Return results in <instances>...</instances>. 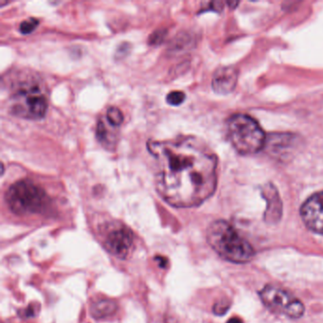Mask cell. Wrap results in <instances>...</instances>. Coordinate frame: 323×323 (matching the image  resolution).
I'll list each match as a JSON object with an SVG mask.
<instances>
[{
  "instance_id": "obj_18",
  "label": "cell",
  "mask_w": 323,
  "mask_h": 323,
  "mask_svg": "<svg viewBox=\"0 0 323 323\" xmlns=\"http://www.w3.org/2000/svg\"><path fill=\"white\" fill-rule=\"evenodd\" d=\"M155 260L157 261L158 266H160L161 268H166V267H167V265H168V261H167V259L164 258V257L159 256V257H156Z\"/></svg>"
},
{
  "instance_id": "obj_14",
  "label": "cell",
  "mask_w": 323,
  "mask_h": 323,
  "mask_svg": "<svg viewBox=\"0 0 323 323\" xmlns=\"http://www.w3.org/2000/svg\"><path fill=\"white\" fill-rule=\"evenodd\" d=\"M38 24H39V21L36 18L31 17V18H29V19L22 22L20 24V27H19V30L23 34H29L36 29Z\"/></svg>"
},
{
  "instance_id": "obj_7",
  "label": "cell",
  "mask_w": 323,
  "mask_h": 323,
  "mask_svg": "<svg viewBox=\"0 0 323 323\" xmlns=\"http://www.w3.org/2000/svg\"><path fill=\"white\" fill-rule=\"evenodd\" d=\"M135 237L133 231L123 224H109L103 234V246L117 258H129L134 249Z\"/></svg>"
},
{
  "instance_id": "obj_2",
  "label": "cell",
  "mask_w": 323,
  "mask_h": 323,
  "mask_svg": "<svg viewBox=\"0 0 323 323\" xmlns=\"http://www.w3.org/2000/svg\"><path fill=\"white\" fill-rule=\"evenodd\" d=\"M207 240L211 248L221 258L235 264H245L255 256V250L235 228L224 220L209 225Z\"/></svg>"
},
{
  "instance_id": "obj_5",
  "label": "cell",
  "mask_w": 323,
  "mask_h": 323,
  "mask_svg": "<svg viewBox=\"0 0 323 323\" xmlns=\"http://www.w3.org/2000/svg\"><path fill=\"white\" fill-rule=\"evenodd\" d=\"M228 135L235 150L242 155L261 151L266 143V136L258 122L250 116L236 114L228 121Z\"/></svg>"
},
{
  "instance_id": "obj_4",
  "label": "cell",
  "mask_w": 323,
  "mask_h": 323,
  "mask_svg": "<svg viewBox=\"0 0 323 323\" xmlns=\"http://www.w3.org/2000/svg\"><path fill=\"white\" fill-rule=\"evenodd\" d=\"M13 115L26 120H41L48 110V96L38 81L30 79L17 85L10 97Z\"/></svg>"
},
{
  "instance_id": "obj_8",
  "label": "cell",
  "mask_w": 323,
  "mask_h": 323,
  "mask_svg": "<svg viewBox=\"0 0 323 323\" xmlns=\"http://www.w3.org/2000/svg\"><path fill=\"white\" fill-rule=\"evenodd\" d=\"M301 216L309 230L323 235V192L313 194L303 203Z\"/></svg>"
},
{
  "instance_id": "obj_3",
  "label": "cell",
  "mask_w": 323,
  "mask_h": 323,
  "mask_svg": "<svg viewBox=\"0 0 323 323\" xmlns=\"http://www.w3.org/2000/svg\"><path fill=\"white\" fill-rule=\"evenodd\" d=\"M5 200L9 208L17 216H31L46 212L51 198L43 188L29 180H22L8 189Z\"/></svg>"
},
{
  "instance_id": "obj_11",
  "label": "cell",
  "mask_w": 323,
  "mask_h": 323,
  "mask_svg": "<svg viewBox=\"0 0 323 323\" xmlns=\"http://www.w3.org/2000/svg\"><path fill=\"white\" fill-rule=\"evenodd\" d=\"M118 305L111 300H98L92 302L90 307L91 316L95 319H103L108 316H113L117 312Z\"/></svg>"
},
{
  "instance_id": "obj_19",
  "label": "cell",
  "mask_w": 323,
  "mask_h": 323,
  "mask_svg": "<svg viewBox=\"0 0 323 323\" xmlns=\"http://www.w3.org/2000/svg\"><path fill=\"white\" fill-rule=\"evenodd\" d=\"M227 323H243V320L237 316H234V317H231L230 319H229Z\"/></svg>"
},
{
  "instance_id": "obj_10",
  "label": "cell",
  "mask_w": 323,
  "mask_h": 323,
  "mask_svg": "<svg viewBox=\"0 0 323 323\" xmlns=\"http://www.w3.org/2000/svg\"><path fill=\"white\" fill-rule=\"evenodd\" d=\"M110 127H114L108 123L105 120H100L97 124V137L100 143L108 150H113L117 143V134L114 129H110Z\"/></svg>"
},
{
  "instance_id": "obj_15",
  "label": "cell",
  "mask_w": 323,
  "mask_h": 323,
  "mask_svg": "<svg viewBox=\"0 0 323 323\" xmlns=\"http://www.w3.org/2000/svg\"><path fill=\"white\" fill-rule=\"evenodd\" d=\"M165 30H159V31L155 32L150 37V44H152V45H158V44L161 43L163 41L164 37H165Z\"/></svg>"
},
{
  "instance_id": "obj_1",
  "label": "cell",
  "mask_w": 323,
  "mask_h": 323,
  "mask_svg": "<svg viewBox=\"0 0 323 323\" xmlns=\"http://www.w3.org/2000/svg\"><path fill=\"white\" fill-rule=\"evenodd\" d=\"M156 160L158 194L175 208L201 205L216 192L217 158L194 136L147 143Z\"/></svg>"
},
{
  "instance_id": "obj_12",
  "label": "cell",
  "mask_w": 323,
  "mask_h": 323,
  "mask_svg": "<svg viewBox=\"0 0 323 323\" xmlns=\"http://www.w3.org/2000/svg\"><path fill=\"white\" fill-rule=\"evenodd\" d=\"M105 120L109 124L114 126L116 128L120 127L123 122V115L122 111L117 107H109L106 111Z\"/></svg>"
},
{
  "instance_id": "obj_9",
  "label": "cell",
  "mask_w": 323,
  "mask_h": 323,
  "mask_svg": "<svg viewBox=\"0 0 323 323\" xmlns=\"http://www.w3.org/2000/svg\"><path fill=\"white\" fill-rule=\"evenodd\" d=\"M237 71L233 67H221L212 77V88L217 93L231 92L237 84Z\"/></svg>"
},
{
  "instance_id": "obj_13",
  "label": "cell",
  "mask_w": 323,
  "mask_h": 323,
  "mask_svg": "<svg viewBox=\"0 0 323 323\" xmlns=\"http://www.w3.org/2000/svg\"><path fill=\"white\" fill-rule=\"evenodd\" d=\"M185 98H186V95L184 92L176 90V91H172L168 94L166 97V101L170 105L177 106L185 101Z\"/></svg>"
},
{
  "instance_id": "obj_16",
  "label": "cell",
  "mask_w": 323,
  "mask_h": 323,
  "mask_svg": "<svg viewBox=\"0 0 323 323\" xmlns=\"http://www.w3.org/2000/svg\"><path fill=\"white\" fill-rule=\"evenodd\" d=\"M229 309V305H226L224 302L222 303H217L213 307V312L216 315H223L224 313H226V311Z\"/></svg>"
},
{
  "instance_id": "obj_17",
  "label": "cell",
  "mask_w": 323,
  "mask_h": 323,
  "mask_svg": "<svg viewBox=\"0 0 323 323\" xmlns=\"http://www.w3.org/2000/svg\"><path fill=\"white\" fill-rule=\"evenodd\" d=\"M35 314L36 312L34 307L31 306V305H29V306H28V308H26L25 310L22 311L21 315L24 316V317H30V316H35Z\"/></svg>"
},
{
  "instance_id": "obj_6",
  "label": "cell",
  "mask_w": 323,
  "mask_h": 323,
  "mask_svg": "<svg viewBox=\"0 0 323 323\" xmlns=\"http://www.w3.org/2000/svg\"><path fill=\"white\" fill-rule=\"evenodd\" d=\"M259 295L263 303L274 313L282 314L290 318H300L304 314L303 303L284 289L266 285Z\"/></svg>"
}]
</instances>
